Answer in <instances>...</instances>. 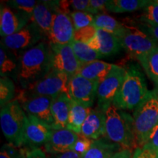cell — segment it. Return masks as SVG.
Masks as SVG:
<instances>
[{"label": "cell", "instance_id": "obj_1", "mask_svg": "<svg viewBox=\"0 0 158 158\" xmlns=\"http://www.w3.org/2000/svg\"><path fill=\"white\" fill-rule=\"evenodd\" d=\"M51 58V45L45 41L23 52L18 62L15 75L24 89L52 70Z\"/></svg>", "mask_w": 158, "mask_h": 158}, {"label": "cell", "instance_id": "obj_2", "mask_svg": "<svg viewBox=\"0 0 158 158\" xmlns=\"http://www.w3.org/2000/svg\"><path fill=\"white\" fill-rule=\"evenodd\" d=\"M106 133L104 138L119 146L122 149L138 147L134 130L133 116L113 104L106 111Z\"/></svg>", "mask_w": 158, "mask_h": 158}, {"label": "cell", "instance_id": "obj_3", "mask_svg": "<svg viewBox=\"0 0 158 158\" xmlns=\"http://www.w3.org/2000/svg\"><path fill=\"white\" fill-rule=\"evenodd\" d=\"M149 92L141 68L137 64H131L126 69L124 82L112 104L123 110H135Z\"/></svg>", "mask_w": 158, "mask_h": 158}, {"label": "cell", "instance_id": "obj_4", "mask_svg": "<svg viewBox=\"0 0 158 158\" xmlns=\"http://www.w3.org/2000/svg\"><path fill=\"white\" fill-rule=\"evenodd\" d=\"M134 130L138 147H143L158 124V91H149L133 113Z\"/></svg>", "mask_w": 158, "mask_h": 158}, {"label": "cell", "instance_id": "obj_5", "mask_svg": "<svg viewBox=\"0 0 158 158\" xmlns=\"http://www.w3.org/2000/svg\"><path fill=\"white\" fill-rule=\"evenodd\" d=\"M27 114L17 100H13L0 111V123L6 139L15 147L23 145V132Z\"/></svg>", "mask_w": 158, "mask_h": 158}, {"label": "cell", "instance_id": "obj_6", "mask_svg": "<svg viewBox=\"0 0 158 158\" xmlns=\"http://www.w3.org/2000/svg\"><path fill=\"white\" fill-rule=\"evenodd\" d=\"M124 23V27L117 36L122 48L133 58L139 60L157 46V42L138 27Z\"/></svg>", "mask_w": 158, "mask_h": 158}, {"label": "cell", "instance_id": "obj_7", "mask_svg": "<svg viewBox=\"0 0 158 158\" xmlns=\"http://www.w3.org/2000/svg\"><path fill=\"white\" fill-rule=\"evenodd\" d=\"M70 78L68 75L52 69L48 74L21 92L27 96H45L55 98L66 93L69 95Z\"/></svg>", "mask_w": 158, "mask_h": 158}, {"label": "cell", "instance_id": "obj_8", "mask_svg": "<svg viewBox=\"0 0 158 158\" xmlns=\"http://www.w3.org/2000/svg\"><path fill=\"white\" fill-rule=\"evenodd\" d=\"M126 69L114 64L113 68L107 76L99 84L97 98L98 107L106 112L112 105L114 98L123 84Z\"/></svg>", "mask_w": 158, "mask_h": 158}, {"label": "cell", "instance_id": "obj_9", "mask_svg": "<svg viewBox=\"0 0 158 158\" xmlns=\"http://www.w3.org/2000/svg\"><path fill=\"white\" fill-rule=\"evenodd\" d=\"M45 35L35 23L31 22L15 34L2 37L1 45L10 51L29 50L42 42Z\"/></svg>", "mask_w": 158, "mask_h": 158}, {"label": "cell", "instance_id": "obj_10", "mask_svg": "<svg viewBox=\"0 0 158 158\" xmlns=\"http://www.w3.org/2000/svg\"><path fill=\"white\" fill-rule=\"evenodd\" d=\"M18 101L28 115L34 116L53 130L54 118L51 113L53 98L45 96H27L20 92Z\"/></svg>", "mask_w": 158, "mask_h": 158}, {"label": "cell", "instance_id": "obj_11", "mask_svg": "<svg viewBox=\"0 0 158 158\" xmlns=\"http://www.w3.org/2000/svg\"><path fill=\"white\" fill-rule=\"evenodd\" d=\"M50 45L52 54V69L68 75L70 79L78 75L81 64L77 59L71 45Z\"/></svg>", "mask_w": 158, "mask_h": 158}, {"label": "cell", "instance_id": "obj_12", "mask_svg": "<svg viewBox=\"0 0 158 158\" xmlns=\"http://www.w3.org/2000/svg\"><path fill=\"white\" fill-rule=\"evenodd\" d=\"M99 84V82L76 75L69 81V96L73 101L85 107L91 108L97 97Z\"/></svg>", "mask_w": 158, "mask_h": 158}, {"label": "cell", "instance_id": "obj_13", "mask_svg": "<svg viewBox=\"0 0 158 158\" xmlns=\"http://www.w3.org/2000/svg\"><path fill=\"white\" fill-rule=\"evenodd\" d=\"M53 130L34 116L27 114L26 118L23 145L30 149L40 148L45 145L52 134Z\"/></svg>", "mask_w": 158, "mask_h": 158}, {"label": "cell", "instance_id": "obj_14", "mask_svg": "<svg viewBox=\"0 0 158 158\" xmlns=\"http://www.w3.org/2000/svg\"><path fill=\"white\" fill-rule=\"evenodd\" d=\"M75 28L70 15L63 13H55L47 39L50 44L66 45L73 40Z\"/></svg>", "mask_w": 158, "mask_h": 158}, {"label": "cell", "instance_id": "obj_15", "mask_svg": "<svg viewBox=\"0 0 158 158\" xmlns=\"http://www.w3.org/2000/svg\"><path fill=\"white\" fill-rule=\"evenodd\" d=\"M31 21V16L25 13L15 11L8 6H1L0 10V35L2 37L15 34Z\"/></svg>", "mask_w": 158, "mask_h": 158}, {"label": "cell", "instance_id": "obj_16", "mask_svg": "<svg viewBox=\"0 0 158 158\" xmlns=\"http://www.w3.org/2000/svg\"><path fill=\"white\" fill-rule=\"evenodd\" d=\"M78 138V134L67 129L53 130L50 138L45 145L47 153L57 155L71 151Z\"/></svg>", "mask_w": 158, "mask_h": 158}, {"label": "cell", "instance_id": "obj_17", "mask_svg": "<svg viewBox=\"0 0 158 158\" xmlns=\"http://www.w3.org/2000/svg\"><path fill=\"white\" fill-rule=\"evenodd\" d=\"M58 1L38 2L31 15V21L36 24L47 37L51 30L53 19L57 13Z\"/></svg>", "mask_w": 158, "mask_h": 158}, {"label": "cell", "instance_id": "obj_18", "mask_svg": "<svg viewBox=\"0 0 158 158\" xmlns=\"http://www.w3.org/2000/svg\"><path fill=\"white\" fill-rule=\"evenodd\" d=\"M87 45L102 57L117 54L122 48L117 37L101 29H98L95 36Z\"/></svg>", "mask_w": 158, "mask_h": 158}, {"label": "cell", "instance_id": "obj_19", "mask_svg": "<svg viewBox=\"0 0 158 158\" xmlns=\"http://www.w3.org/2000/svg\"><path fill=\"white\" fill-rule=\"evenodd\" d=\"M106 112L96 108L92 109L83 124L81 133L85 137L96 141L106 133Z\"/></svg>", "mask_w": 158, "mask_h": 158}, {"label": "cell", "instance_id": "obj_20", "mask_svg": "<svg viewBox=\"0 0 158 158\" xmlns=\"http://www.w3.org/2000/svg\"><path fill=\"white\" fill-rule=\"evenodd\" d=\"M72 100L66 93L53 98L51 113L54 118L53 130H62L67 127Z\"/></svg>", "mask_w": 158, "mask_h": 158}, {"label": "cell", "instance_id": "obj_21", "mask_svg": "<svg viewBox=\"0 0 158 158\" xmlns=\"http://www.w3.org/2000/svg\"><path fill=\"white\" fill-rule=\"evenodd\" d=\"M113 67V64L96 60L81 65L78 75L90 81L100 83L108 76Z\"/></svg>", "mask_w": 158, "mask_h": 158}, {"label": "cell", "instance_id": "obj_22", "mask_svg": "<svg viewBox=\"0 0 158 158\" xmlns=\"http://www.w3.org/2000/svg\"><path fill=\"white\" fill-rule=\"evenodd\" d=\"M122 149L119 146L106 138H100L94 141L90 149L83 158H112L117 152Z\"/></svg>", "mask_w": 158, "mask_h": 158}, {"label": "cell", "instance_id": "obj_23", "mask_svg": "<svg viewBox=\"0 0 158 158\" xmlns=\"http://www.w3.org/2000/svg\"><path fill=\"white\" fill-rule=\"evenodd\" d=\"M92 110L91 108L85 107L72 100L67 129L80 134L83 124Z\"/></svg>", "mask_w": 158, "mask_h": 158}, {"label": "cell", "instance_id": "obj_24", "mask_svg": "<svg viewBox=\"0 0 158 158\" xmlns=\"http://www.w3.org/2000/svg\"><path fill=\"white\" fill-rule=\"evenodd\" d=\"M149 2V0H110L107 1L106 8L112 13H127L143 9Z\"/></svg>", "mask_w": 158, "mask_h": 158}, {"label": "cell", "instance_id": "obj_25", "mask_svg": "<svg viewBox=\"0 0 158 158\" xmlns=\"http://www.w3.org/2000/svg\"><path fill=\"white\" fill-rule=\"evenodd\" d=\"M92 26L97 29H101L103 30L118 36V35L123 30L124 25L123 23L119 22L114 17L105 13H100L94 16Z\"/></svg>", "mask_w": 158, "mask_h": 158}, {"label": "cell", "instance_id": "obj_26", "mask_svg": "<svg viewBox=\"0 0 158 158\" xmlns=\"http://www.w3.org/2000/svg\"><path fill=\"white\" fill-rule=\"evenodd\" d=\"M70 44L81 65L94 62L102 57L98 51L90 48L86 43L73 40Z\"/></svg>", "mask_w": 158, "mask_h": 158}, {"label": "cell", "instance_id": "obj_27", "mask_svg": "<svg viewBox=\"0 0 158 158\" xmlns=\"http://www.w3.org/2000/svg\"><path fill=\"white\" fill-rule=\"evenodd\" d=\"M138 61L148 77L158 84V45Z\"/></svg>", "mask_w": 158, "mask_h": 158}, {"label": "cell", "instance_id": "obj_28", "mask_svg": "<svg viewBox=\"0 0 158 158\" xmlns=\"http://www.w3.org/2000/svg\"><path fill=\"white\" fill-rule=\"evenodd\" d=\"M16 62L14 56L9 50L2 45L0 47V75L2 77H8L9 74L13 73L17 69Z\"/></svg>", "mask_w": 158, "mask_h": 158}, {"label": "cell", "instance_id": "obj_29", "mask_svg": "<svg viewBox=\"0 0 158 158\" xmlns=\"http://www.w3.org/2000/svg\"><path fill=\"white\" fill-rule=\"evenodd\" d=\"M15 88L14 83L9 77H2L0 79V105L4 107L14 100Z\"/></svg>", "mask_w": 158, "mask_h": 158}, {"label": "cell", "instance_id": "obj_30", "mask_svg": "<svg viewBox=\"0 0 158 158\" xmlns=\"http://www.w3.org/2000/svg\"><path fill=\"white\" fill-rule=\"evenodd\" d=\"M140 21L144 24L152 27L158 26V3L157 1H149L148 5L143 8Z\"/></svg>", "mask_w": 158, "mask_h": 158}, {"label": "cell", "instance_id": "obj_31", "mask_svg": "<svg viewBox=\"0 0 158 158\" xmlns=\"http://www.w3.org/2000/svg\"><path fill=\"white\" fill-rule=\"evenodd\" d=\"M75 30L93 24L94 16L87 12L73 11L70 14Z\"/></svg>", "mask_w": 158, "mask_h": 158}, {"label": "cell", "instance_id": "obj_32", "mask_svg": "<svg viewBox=\"0 0 158 158\" xmlns=\"http://www.w3.org/2000/svg\"><path fill=\"white\" fill-rule=\"evenodd\" d=\"M37 2L32 0H12L7 2V5L12 9L25 13L31 16Z\"/></svg>", "mask_w": 158, "mask_h": 158}, {"label": "cell", "instance_id": "obj_33", "mask_svg": "<svg viewBox=\"0 0 158 158\" xmlns=\"http://www.w3.org/2000/svg\"><path fill=\"white\" fill-rule=\"evenodd\" d=\"M97 30L98 29L92 25L75 30L73 40L87 44L95 36Z\"/></svg>", "mask_w": 158, "mask_h": 158}, {"label": "cell", "instance_id": "obj_34", "mask_svg": "<svg viewBox=\"0 0 158 158\" xmlns=\"http://www.w3.org/2000/svg\"><path fill=\"white\" fill-rule=\"evenodd\" d=\"M26 149L15 147L12 143H5L2 147L0 158H23Z\"/></svg>", "mask_w": 158, "mask_h": 158}, {"label": "cell", "instance_id": "obj_35", "mask_svg": "<svg viewBox=\"0 0 158 158\" xmlns=\"http://www.w3.org/2000/svg\"><path fill=\"white\" fill-rule=\"evenodd\" d=\"M93 142V140L85 137V136L82 135L81 134H78V140L74 143L71 151L75 152L78 154V155H80L83 158V157L90 149Z\"/></svg>", "mask_w": 158, "mask_h": 158}, {"label": "cell", "instance_id": "obj_36", "mask_svg": "<svg viewBox=\"0 0 158 158\" xmlns=\"http://www.w3.org/2000/svg\"><path fill=\"white\" fill-rule=\"evenodd\" d=\"M106 4L107 1H102V0H89V9L87 13L91 14H100L99 13L107 10L106 8Z\"/></svg>", "mask_w": 158, "mask_h": 158}, {"label": "cell", "instance_id": "obj_37", "mask_svg": "<svg viewBox=\"0 0 158 158\" xmlns=\"http://www.w3.org/2000/svg\"><path fill=\"white\" fill-rule=\"evenodd\" d=\"M143 147L158 152V124L152 131L147 142Z\"/></svg>", "mask_w": 158, "mask_h": 158}, {"label": "cell", "instance_id": "obj_38", "mask_svg": "<svg viewBox=\"0 0 158 158\" xmlns=\"http://www.w3.org/2000/svg\"><path fill=\"white\" fill-rule=\"evenodd\" d=\"M158 152L143 147H137L133 154V158H157Z\"/></svg>", "mask_w": 158, "mask_h": 158}, {"label": "cell", "instance_id": "obj_39", "mask_svg": "<svg viewBox=\"0 0 158 158\" xmlns=\"http://www.w3.org/2000/svg\"><path fill=\"white\" fill-rule=\"evenodd\" d=\"M70 8L74 11L88 12L89 0H73L70 1Z\"/></svg>", "mask_w": 158, "mask_h": 158}, {"label": "cell", "instance_id": "obj_40", "mask_svg": "<svg viewBox=\"0 0 158 158\" xmlns=\"http://www.w3.org/2000/svg\"><path fill=\"white\" fill-rule=\"evenodd\" d=\"M27 158H48L46 155L40 148H35L26 150Z\"/></svg>", "mask_w": 158, "mask_h": 158}, {"label": "cell", "instance_id": "obj_41", "mask_svg": "<svg viewBox=\"0 0 158 158\" xmlns=\"http://www.w3.org/2000/svg\"><path fill=\"white\" fill-rule=\"evenodd\" d=\"M138 27L145 32H147L148 35L153 37L154 39H155L156 40L158 41V26H157V27H152V26L144 24L143 23V24L141 25Z\"/></svg>", "mask_w": 158, "mask_h": 158}, {"label": "cell", "instance_id": "obj_42", "mask_svg": "<svg viewBox=\"0 0 158 158\" xmlns=\"http://www.w3.org/2000/svg\"><path fill=\"white\" fill-rule=\"evenodd\" d=\"M112 158H133L132 151L130 149H122L117 152Z\"/></svg>", "mask_w": 158, "mask_h": 158}, {"label": "cell", "instance_id": "obj_43", "mask_svg": "<svg viewBox=\"0 0 158 158\" xmlns=\"http://www.w3.org/2000/svg\"><path fill=\"white\" fill-rule=\"evenodd\" d=\"M51 158H82V157L73 151H69L65 153L60 154V155H52V157Z\"/></svg>", "mask_w": 158, "mask_h": 158}, {"label": "cell", "instance_id": "obj_44", "mask_svg": "<svg viewBox=\"0 0 158 158\" xmlns=\"http://www.w3.org/2000/svg\"><path fill=\"white\" fill-rule=\"evenodd\" d=\"M23 158H27V156H26V153H25V155L23 156Z\"/></svg>", "mask_w": 158, "mask_h": 158}, {"label": "cell", "instance_id": "obj_45", "mask_svg": "<svg viewBox=\"0 0 158 158\" xmlns=\"http://www.w3.org/2000/svg\"><path fill=\"white\" fill-rule=\"evenodd\" d=\"M157 3H158V0H157Z\"/></svg>", "mask_w": 158, "mask_h": 158}, {"label": "cell", "instance_id": "obj_46", "mask_svg": "<svg viewBox=\"0 0 158 158\" xmlns=\"http://www.w3.org/2000/svg\"><path fill=\"white\" fill-rule=\"evenodd\" d=\"M157 158H158V156H157Z\"/></svg>", "mask_w": 158, "mask_h": 158}]
</instances>
